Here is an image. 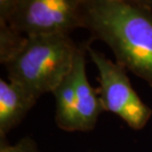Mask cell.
<instances>
[{
  "instance_id": "obj_1",
  "label": "cell",
  "mask_w": 152,
  "mask_h": 152,
  "mask_svg": "<svg viewBox=\"0 0 152 152\" xmlns=\"http://www.w3.org/2000/svg\"><path fill=\"white\" fill-rule=\"evenodd\" d=\"M91 39L107 44L117 62L152 87V6L148 0H84Z\"/></svg>"
},
{
  "instance_id": "obj_2",
  "label": "cell",
  "mask_w": 152,
  "mask_h": 152,
  "mask_svg": "<svg viewBox=\"0 0 152 152\" xmlns=\"http://www.w3.org/2000/svg\"><path fill=\"white\" fill-rule=\"evenodd\" d=\"M78 47L70 36L26 37L3 65L9 81L38 100L42 94L53 93L70 72Z\"/></svg>"
},
{
  "instance_id": "obj_3",
  "label": "cell",
  "mask_w": 152,
  "mask_h": 152,
  "mask_svg": "<svg viewBox=\"0 0 152 152\" xmlns=\"http://www.w3.org/2000/svg\"><path fill=\"white\" fill-rule=\"evenodd\" d=\"M0 19L26 37L70 36L85 26L84 0H1Z\"/></svg>"
},
{
  "instance_id": "obj_4",
  "label": "cell",
  "mask_w": 152,
  "mask_h": 152,
  "mask_svg": "<svg viewBox=\"0 0 152 152\" xmlns=\"http://www.w3.org/2000/svg\"><path fill=\"white\" fill-rule=\"evenodd\" d=\"M88 42L80 44L70 72L53 91L56 98V123L65 132H90L104 112L98 91L91 86L86 73Z\"/></svg>"
},
{
  "instance_id": "obj_5",
  "label": "cell",
  "mask_w": 152,
  "mask_h": 152,
  "mask_svg": "<svg viewBox=\"0 0 152 152\" xmlns=\"http://www.w3.org/2000/svg\"><path fill=\"white\" fill-rule=\"evenodd\" d=\"M87 53L98 70V94L104 111L120 117L130 129L140 130L149 121L152 110L141 101L130 83L126 69L94 50L88 42Z\"/></svg>"
},
{
  "instance_id": "obj_6",
  "label": "cell",
  "mask_w": 152,
  "mask_h": 152,
  "mask_svg": "<svg viewBox=\"0 0 152 152\" xmlns=\"http://www.w3.org/2000/svg\"><path fill=\"white\" fill-rule=\"evenodd\" d=\"M37 103L22 86L0 79V137L22 123L30 110Z\"/></svg>"
},
{
  "instance_id": "obj_7",
  "label": "cell",
  "mask_w": 152,
  "mask_h": 152,
  "mask_svg": "<svg viewBox=\"0 0 152 152\" xmlns=\"http://www.w3.org/2000/svg\"><path fill=\"white\" fill-rule=\"evenodd\" d=\"M26 39L14 31L4 20L0 19V61L3 64L18 48Z\"/></svg>"
},
{
  "instance_id": "obj_8",
  "label": "cell",
  "mask_w": 152,
  "mask_h": 152,
  "mask_svg": "<svg viewBox=\"0 0 152 152\" xmlns=\"http://www.w3.org/2000/svg\"><path fill=\"white\" fill-rule=\"evenodd\" d=\"M0 152H39L36 141L30 136L23 137L16 144L10 145L5 138H1Z\"/></svg>"
},
{
  "instance_id": "obj_9",
  "label": "cell",
  "mask_w": 152,
  "mask_h": 152,
  "mask_svg": "<svg viewBox=\"0 0 152 152\" xmlns=\"http://www.w3.org/2000/svg\"><path fill=\"white\" fill-rule=\"evenodd\" d=\"M148 3H149V4L152 6V0H148Z\"/></svg>"
}]
</instances>
